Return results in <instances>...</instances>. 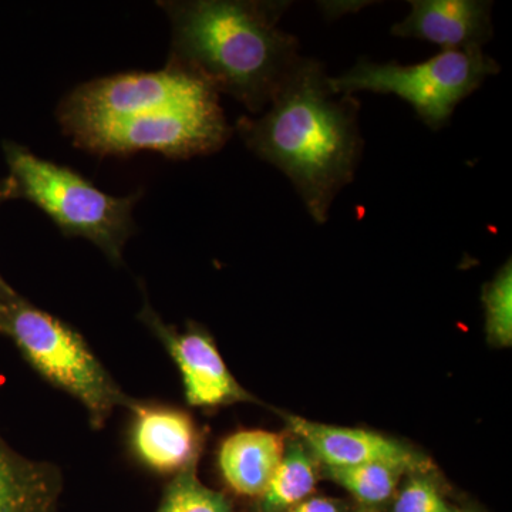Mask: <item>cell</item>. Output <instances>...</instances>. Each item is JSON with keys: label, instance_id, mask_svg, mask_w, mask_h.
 Instances as JSON below:
<instances>
[{"label": "cell", "instance_id": "cell-14", "mask_svg": "<svg viewBox=\"0 0 512 512\" xmlns=\"http://www.w3.org/2000/svg\"><path fill=\"white\" fill-rule=\"evenodd\" d=\"M318 480L315 457L301 441L295 439L286 444L281 464L264 494L258 498V512H288L311 497Z\"/></svg>", "mask_w": 512, "mask_h": 512}, {"label": "cell", "instance_id": "cell-13", "mask_svg": "<svg viewBox=\"0 0 512 512\" xmlns=\"http://www.w3.org/2000/svg\"><path fill=\"white\" fill-rule=\"evenodd\" d=\"M60 493L55 466L23 457L0 436V512H59Z\"/></svg>", "mask_w": 512, "mask_h": 512}, {"label": "cell", "instance_id": "cell-5", "mask_svg": "<svg viewBox=\"0 0 512 512\" xmlns=\"http://www.w3.org/2000/svg\"><path fill=\"white\" fill-rule=\"evenodd\" d=\"M500 72L483 49L443 50L426 62L377 63L360 59L348 72L329 77L338 94L357 92L394 94L407 101L430 130L450 124L458 104L480 89L485 79Z\"/></svg>", "mask_w": 512, "mask_h": 512}, {"label": "cell", "instance_id": "cell-2", "mask_svg": "<svg viewBox=\"0 0 512 512\" xmlns=\"http://www.w3.org/2000/svg\"><path fill=\"white\" fill-rule=\"evenodd\" d=\"M158 5L173 29L168 63L198 74L261 113L302 59L299 40L279 28L289 2L171 0Z\"/></svg>", "mask_w": 512, "mask_h": 512}, {"label": "cell", "instance_id": "cell-10", "mask_svg": "<svg viewBox=\"0 0 512 512\" xmlns=\"http://www.w3.org/2000/svg\"><path fill=\"white\" fill-rule=\"evenodd\" d=\"M130 446L143 466L161 476H177L198 464L202 436L190 414L164 404L134 402Z\"/></svg>", "mask_w": 512, "mask_h": 512}, {"label": "cell", "instance_id": "cell-6", "mask_svg": "<svg viewBox=\"0 0 512 512\" xmlns=\"http://www.w3.org/2000/svg\"><path fill=\"white\" fill-rule=\"evenodd\" d=\"M76 146L99 156L157 151L165 157L191 158L217 153L232 134L220 101L180 107L67 131Z\"/></svg>", "mask_w": 512, "mask_h": 512}, {"label": "cell", "instance_id": "cell-19", "mask_svg": "<svg viewBox=\"0 0 512 512\" xmlns=\"http://www.w3.org/2000/svg\"><path fill=\"white\" fill-rule=\"evenodd\" d=\"M15 200V188H13L12 180L9 177L0 178V207L3 202ZM15 289L8 284L0 275V312L5 308L6 303L15 296Z\"/></svg>", "mask_w": 512, "mask_h": 512}, {"label": "cell", "instance_id": "cell-15", "mask_svg": "<svg viewBox=\"0 0 512 512\" xmlns=\"http://www.w3.org/2000/svg\"><path fill=\"white\" fill-rule=\"evenodd\" d=\"M329 477L367 508L387 503L396 494L404 468L389 463H372L348 468H326Z\"/></svg>", "mask_w": 512, "mask_h": 512}, {"label": "cell", "instance_id": "cell-18", "mask_svg": "<svg viewBox=\"0 0 512 512\" xmlns=\"http://www.w3.org/2000/svg\"><path fill=\"white\" fill-rule=\"evenodd\" d=\"M430 473L410 474L402 490L396 494L392 512H454Z\"/></svg>", "mask_w": 512, "mask_h": 512}, {"label": "cell", "instance_id": "cell-20", "mask_svg": "<svg viewBox=\"0 0 512 512\" xmlns=\"http://www.w3.org/2000/svg\"><path fill=\"white\" fill-rule=\"evenodd\" d=\"M288 512H343V505L333 498L309 497Z\"/></svg>", "mask_w": 512, "mask_h": 512}, {"label": "cell", "instance_id": "cell-22", "mask_svg": "<svg viewBox=\"0 0 512 512\" xmlns=\"http://www.w3.org/2000/svg\"><path fill=\"white\" fill-rule=\"evenodd\" d=\"M360 512H370V510H366V511H360Z\"/></svg>", "mask_w": 512, "mask_h": 512}, {"label": "cell", "instance_id": "cell-4", "mask_svg": "<svg viewBox=\"0 0 512 512\" xmlns=\"http://www.w3.org/2000/svg\"><path fill=\"white\" fill-rule=\"evenodd\" d=\"M0 335L15 343L43 379L74 397L101 429L116 407L130 410L127 396L72 326L32 305L18 292L0 312Z\"/></svg>", "mask_w": 512, "mask_h": 512}, {"label": "cell", "instance_id": "cell-7", "mask_svg": "<svg viewBox=\"0 0 512 512\" xmlns=\"http://www.w3.org/2000/svg\"><path fill=\"white\" fill-rule=\"evenodd\" d=\"M220 101V93L198 74L168 63L158 72L114 74L74 89L59 107L63 130L201 106Z\"/></svg>", "mask_w": 512, "mask_h": 512}, {"label": "cell", "instance_id": "cell-17", "mask_svg": "<svg viewBox=\"0 0 512 512\" xmlns=\"http://www.w3.org/2000/svg\"><path fill=\"white\" fill-rule=\"evenodd\" d=\"M485 335L494 348L512 345V266L511 259L483 289Z\"/></svg>", "mask_w": 512, "mask_h": 512}, {"label": "cell", "instance_id": "cell-11", "mask_svg": "<svg viewBox=\"0 0 512 512\" xmlns=\"http://www.w3.org/2000/svg\"><path fill=\"white\" fill-rule=\"evenodd\" d=\"M410 13L392 35L433 43L443 50L483 49L494 35L493 3L485 0H410Z\"/></svg>", "mask_w": 512, "mask_h": 512}, {"label": "cell", "instance_id": "cell-9", "mask_svg": "<svg viewBox=\"0 0 512 512\" xmlns=\"http://www.w3.org/2000/svg\"><path fill=\"white\" fill-rule=\"evenodd\" d=\"M293 437L326 468H348L389 463L409 474L430 473L433 463L413 448L376 431L329 426L303 417L285 416Z\"/></svg>", "mask_w": 512, "mask_h": 512}, {"label": "cell", "instance_id": "cell-1", "mask_svg": "<svg viewBox=\"0 0 512 512\" xmlns=\"http://www.w3.org/2000/svg\"><path fill=\"white\" fill-rule=\"evenodd\" d=\"M325 64L303 57L261 117L242 116L239 137L256 157L289 178L316 224L352 183L363 153L360 103L338 94Z\"/></svg>", "mask_w": 512, "mask_h": 512}, {"label": "cell", "instance_id": "cell-16", "mask_svg": "<svg viewBox=\"0 0 512 512\" xmlns=\"http://www.w3.org/2000/svg\"><path fill=\"white\" fill-rule=\"evenodd\" d=\"M197 466L185 468L165 488L157 512H234L227 498L201 483Z\"/></svg>", "mask_w": 512, "mask_h": 512}, {"label": "cell", "instance_id": "cell-21", "mask_svg": "<svg viewBox=\"0 0 512 512\" xmlns=\"http://www.w3.org/2000/svg\"><path fill=\"white\" fill-rule=\"evenodd\" d=\"M454 512H473V511L460 510V508H456V511H454Z\"/></svg>", "mask_w": 512, "mask_h": 512}, {"label": "cell", "instance_id": "cell-12", "mask_svg": "<svg viewBox=\"0 0 512 512\" xmlns=\"http://www.w3.org/2000/svg\"><path fill=\"white\" fill-rule=\"evenodd\" d=\"M285 448L282 434L266 430L237 431L218 448L221 476L235 493L259 498L281 464Z\"/></svg>", "mask_w": 512, "mask_h": 512}, {"label": "cell", "instance_id": "cell-3", "mask_svg": "<svg viewBox=\"0 0 512 512\" xmlns=\"http://www.w3.org/2000/svg\"><path fill=\"white\" fill-rule=\"evenodd\" d=\"M3 153L15 200L32 202L67 237L89 239L114 264L121 261L134 231L133 208L140 192L113 197L72 168L37 157L13 141L3 143Z\"/></svg>", "mask_w": 512, "mask_h": 512}, {"label": "cell", "instance_id": "cell-8", "mask_svg": "<svg viewBox=\"0 0 512 512\" xmlns=\"http://www.w3.org/2000/svg\"><path fill=\"white\" fill-rule=\"evenodd\" d=\"M140 319L160 339L180 370L185 400L190 406L215 409L235 403L256 402L255 397L232 375L214 339L204 329L191 325L187 332H178L167 325L148 303L144 305Z\"/></svg>", "mask_w": 512, "mask_h": 512}]
</instances>
